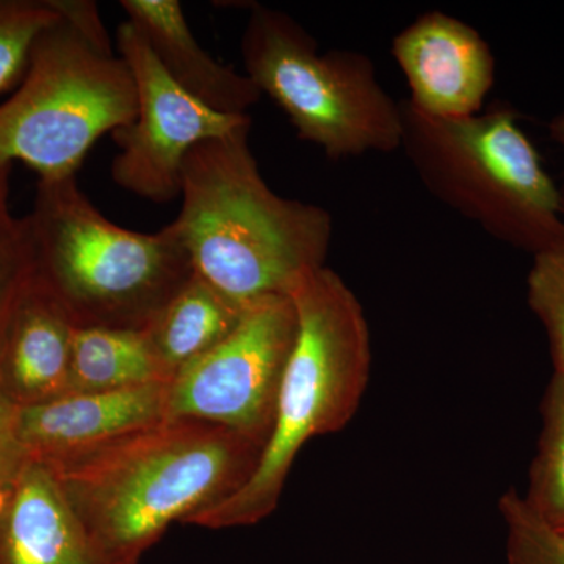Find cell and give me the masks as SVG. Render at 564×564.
I'll list each match as a JSON object with an SVG mask.
<instances>
[{"label": "cell", "instance_id": "obj_1", "mask_svg": "<svg viewBox=\"0 0 564 564\" xmlns=\"http://www.w3.org/2000/svg\"><path fill=\"white\" fill-rule=\"evenodd\" d=\"M262 448L225 426L165 421L47 467L88 532L140 563L174 522L187 524L239 491Z\"/></svg>", "mask_w": 564, "mask_h": 564}, {"label": "cell", "instance_id": "obj_2", "mask_svg": "<svg viewBox=\"0 0 564 564\" xmlns=\"http://www.w3.org/2000/svg\"><path fill=\"white\" fill-rule=\"evenodd\" d=\"M251 124L196 144L182 169L176 220L193 273L232 302L288 295L326 265L333 218L325 207L278 195L250 147Z\"/></svg>", "mask_w": 564, "mask_h": 564}, {"label": "cell", "instance_id": "obj_3", "mask_svg": "<svg viewBox=\"0 0 564 564\" xmlns=\"http://www.w3.org/2000/svg\"><path fill=\"white\" fill-rule=\"evenodd\" d=\"M288 295L299 328L258 467L239 491L193 516L188 525L237 529L269 518L304 445L344 430L362 402L372 345L362 304L350 285L325 265L302 274Z\"/></svg>", "mask_w": 564, "mask_h": 564}, {"label": "cell", "instance_id": "obj_4", "mask_svg": "<svg viewBox=\"0 0 564 564\" xmlns=\"http://www.w3.org/2000/svg\"><path fill=\"white\" fill-rule=\"evenodd\" d=\"M50 2L57 21L40 33L20 88L0 106V166L25 163L40 181L76 176L93 144L139 111L131 68L111 50L98 3Z\"/></svg>", "mask_w": 564, "mask_h": 564}, {"label": "cell", "instance_id": "obj_5", "mask_svg": "<svg viewBox=\"0 0 564 564\" xmlns=\"http://www.w3.org/2000/svg\"><path fill=\"white\" fill-rule=\"evenodd\" d=\"M25 221L33 274L76 326L147 328L193 273L173 221L152 234L121 228L96 209L76 176L40 181Z\"/></svg>", "mask_w": 564, "mask_h": 564}, {"label": "cell", "instance_id": "obj_6", "mask_svg": "<svg viewBox=\"0 0 564 564\" xmlns=\"http://www.w3.org/2000/svg\"><path fill=\"white\" fill-rule=\"evenodd\" d=\"M402 107V148L434 198L494 239L538 252L564 245L562 191L519 126L514 109L497 104L458 120Z\"/></svg>", "mask_w": 564, "mask_h": 564}, {"label": "cell", "instance_id": "obj_7", "mask_svg": "<svg viewBox=\"0 0 564 564\" xmlns=\"http://www.w3.org/2000/svg\"><path fill=\"white\" fill-rule=\"evenodd\" d=\"M245 74L289 118L300 139L328 159L402 148V107L361 52H318L291 14L250 7L242 39Z\"/></svg>", "mask_w": 564, "mask_h": 564}, {"label": "cell", "instance_id": "obj_8", "mask_svg": "<svg viewBox=\"0 0 564 564\" xmlns=\"http://www.w3.org/2000/svg\"><path fill=\"white\" fill-rule=\"evenodd\" d=\"M296 328L291 296L248 304L223 343L174 375L166 421L207 422L265 445Z\"/></svg>", "mask_w": 564, "mask_h": 564}, {"label": "cell", "instance_id": "obj_9", "mask_svg": "<svg viewBox=\"0 0 564 564\" xmlns=\"http://www.w3.org/2000/svg\"><path fill=\"white\" fill-rule=\"evenodd\" d=\"M118 54L135 80V120L111 133L118 147L111 177L122 191L155 204L181 196L188 152L251 124L250 115H221L196 101L163 70L147 41L129 21L117 33Z\"/></svg>", "mask_w": 564, "mask_h": 564}, {"label": "cell", "instance_id": "obj_10", "mask_svg": "<svg viewBox=\"0 0 564 564\" xmlns=\"http://www.w3.org/2000/svg\"><path fill=\"white\" fill-rule=\"evenodd\" d=\"M391 52L415 110L458 120L484 109L496 80V58L473 25L444 11H429L393 36Z\"/></svg>", "mask_w": 564, "mask_h": 564}, {"label": "cell", "instance_id": "obj_11", "mask_svg": "<svg viewBox=\"0 0 564 564\" xmlns=\"http://www.w3.org/2000/svg\"><path fill=\"white\" fill-rule=\"evenodd\" d=\"M169 384L69 393L52 402L18 406L22 451L29 462L54 466L165 422Z\"/></svg>", "mask_w": 564, "mask_h": 564}, {"label": "cell", "instance_id": "obj_12", "mask_svg": "<svg viewBox=\"0 0 564 564\" xmlns=\"http://www.w3.org/2000/svg\"><path fill=\"white\" fill-rule=\"evenodd\" d=\"M9 491L0 564H140L111 554L88 532L46 464H25Z\"/></svg>", "mask_w": 564, "mask_h": 564}, {"label": "cell", "instance_id": "obj_13", "mask_svg": "<svg viewBox=\"0 0 564 564\" xmlns=\"http://www.w3.org/2000/svg\"><path fill=\"white\" fill-rule=\"evenodd\" d=\"M74 328L63 304L33 274L0 348V383L17 406L69 395Z\"/></svg>", "mask_w": 564, "mask_h": 564}, {"label": "cell", "instance_id": "obj_14", "mask_svg": "<svg viewBox=\"0 0 564 564\" xmlns=\"http://www.w3.org/2000/svg\"><path fill=\"white\" fill-rule=\"evenodd\" d=\"M121 9L163 70L196 101L232 117L248 115L261 101V91L247 74L204 51L177 0H122Z\"/></svg>", "mask_w": 564, "mask_h": 564}, {"label": "cell", "instance_id": "obj_15", "mask_svg": "<svg viewBox=\"0 0 564 564\" xmlns=\"http://www.w3.org/2000/svg\"><path fill=\"white\" fill-rule=\"evenodd\" d=\"M247 306L232 302L192 273L143 329L155 355L174 377L182 367L223 343L239 325Z\"/></svg>", "mask_w": 564, "mask_h": 564}, {"label": "cell", "instance_id": "obj_16", "mask_svg": "<svg viewBox=\"0 0 564 564\" xmlns=\"http://www.w3.org/2000/svg\"><path fill=\"white\" fill-rule=\"evenodd\" d=\"M144 329L76 326L70 356V393L118 391L170 383Z\"/></svg>", "mask_w": 564, "mask_h": 564}, {"label": "cell", "instance_id": "obj_17", "mask_svg": "<svg viewBox=\"0 0 564 564\" xmlns=\"http://www.w3.org/2000/svg\"><path fill=\"white\" fill-rule=\"evenodd\" d=\"M541 429L524 497L533 513L564 533V372H554L541 404Z\"/></svg>", "mask_w": 564, "mask_h": 564}, {"label": "cell", "instance_id": "obj_18", "mask_svg": "<svg viewBox=\"0 0 564 564\" xmlns=\"http://www.w3.org/2000/svg\"><path fill=\"white\" fill-rule=\"evenodd\" d=\"M57 18L50 0H0V93L24 77L33 44Z\"/></svg>", "mask_w": 564, "mask_h": 564}, {"label": "cell", "instance_id": "obj_19", "mask_svg": "<svg viewBox=\"0 0 564 564\" xmlns=\"http://www.w3.org/2000/svg\"><path fill=\"white\" fill-rule=\"evenodd\" d=\"M499 510L507 525L508 564H564V533L533 513L522 494L505 492Z\"/></svg>", "mask_w": 564, "mask_h": 564}, {"label": "cell", "instance_id": "obj_20", "mask_svg": "<svg viewBox=\"0 0 564 564\" xmlns=\"http://www.w3.org/2000/svg\"><path fill=\"white\" fill-rule=\"evenodd\" d=\"M527 302L547 333L554 372H564V245L533 254Z\"/></svg>", "mask_w": 564, "mask_h": 564}, {"label": "cell", "instance_id": "obj_21", "mask_svg": "<svg viewBox=\"0 0 564 564\" xmlns=\"http://www.w3.org/2000/svg\"><path fill=\"white\" fill-rule=\"evenodd\" d=\"M33 276V256L28 221L14 217L10 204L0 206V348Z\"/></svg>", "mask_w": 564, "mask_h": 564}, {"label": "cell", "instance_id": "obj_22", "mask_svg": "<svg viewBox=\"0 0 564 564\" xmlns=\"http://www.w3.org/2000/svg\"><path fill=\"white\" fill-rule=\"evenodd\" d=\"M17 419L18 406L0 383V486L6 489L11 488L29 463L18 440Z\"/></svg>", "mask_w": 564, "mask_h": 564}, {"label": "cell", "instance_id": "obj_23", "mask_svg": "<svg viewBox=\"0 0 564 564\" xmlns=\"http://www.w3.org/2000/svg\"><path fill=\"white\" fill-rule=\"evenodd\" d=\"M549 135L554 140V143L560 148V151H562L564 163V107L560 113H556L555 117L549 121Z\"/></svg>", "mask_w": 564, "mask_h": 564}, {"label": "cell", "instance_id": "obj_24", "mask_svg": "<svg viewBox=\"0 0 564 564\" xmlns=\"http://www.w3.org/2000/svg\"><path fill=\"white\" fill-rule=\"evenodd\" d=\"M9 177L10 169L0 166V206H3V204H9Z\"/></svg>", "mask_w": 564, "mask_h": 564}, {"label": "cell", "instance_id": "obj_25", "mask_svg": "<svg viewBox=\"0 0 564 564\" xmlns=\"http://www.w3.org/2000/svg\"><path fill=\"white\" fill-rule=\"evenodd\" d=\"M9 489L2 488V486H0V516H2L3 511H6L7 503H9Z\"/></svg>", "mask_w": 564, "mask_h": 564}, {"label": "cell", "instance_id": "obj_26", "mask_svg": "<svg viewBox=\"0 0 564 564\" xmlns=\"http://www.w3.org/2000/svg\"><path fill=\"white\" fill-rule=\"evenodd\" d=\"M562 212H563V218H564V191H562Z\"/></svg>", "mask_w": 564, "mask_h": 564}]
</instances>
